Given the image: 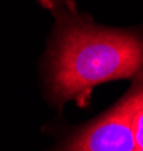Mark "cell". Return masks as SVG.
Listing matches in <instances>:
<instances>
[{
    "mask_svg": "<svg viewBox=\"0 0 143 151\" xmlns=\"http://www.w3.org/2000/svg\"><path fill=\"white\" fill-rule=\"evenodd\" d=\"M56 17L50 56V92L57 103L84 106L92 88L133 77L143 67V38L129 30L97 26L74 11L69 0H45Z\"/></svg>",
    "mask_w": 143,
    "mask_h": 151,
    "instance_id": "6da1fadb",
    "label": "cell"
},
{
    "mask_svg": "<svg viewBox=\"0 0 143 151\" xmlns=\"http://www.w3.org/2000/svg\"><path fill=\"white\" fill-rule=\"evenodd\" d=\"M143 107V79L121 101L63 145L72 151H137L134 118Z\"/></svg>",
    "mask_w": 143,
    "mask_h": 151,
    "instance_id": "7a4b0ae2",
    "label": "cell"
},
{
    "mask_svg": "<svg viewBox=\"0 0 143 151\" xmlns=\"http://www.w3.org/2000/svg\"><path fill=\"white\" fill-rule=\"evenodd\" d=\"M134 139L137 151H143V107L136 113L134 118Z\"/></svg>",
    "mask_w": 143,
    "mask_h": 151,
    "instance_id": "3957f363",
    "label": "cell"
}]
</instances>
